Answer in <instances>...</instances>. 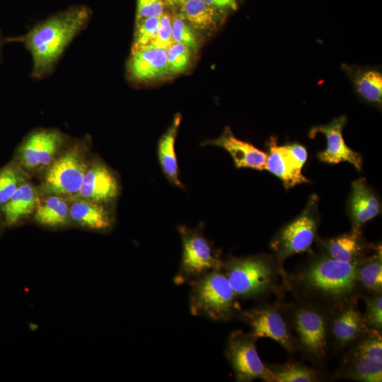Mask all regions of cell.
<instances>
[{"instance_id":"cell-1","label":"cell","mask_w":382,"mask_h":382,"mask_svg":"<svg viewBox=\"0 0 382 382\" xmlns=\"http://www.w3.org/2000/svg\"><path fill=\"white\" fill-rule=\"evenodd\" d=\"M286 289L294 298L320 307L329 313L361 298L357 262L332 259L308 250L307 258L286 275Z\"/></svg>"},{"instance_id":"cell-2","label":"cell","mask_w":382,"mask_h":382,"mask_svg":"<svg viewBox=\"0 0 382 382\" xmlns=\"http://www.w3.org/2000/svg\"><path fill=\"white\" fill-rule=\"evenodd\" d=\"M91 16L88 7L74 6L37 23L20 37L32 56L33 78L41 79L52 72L66 47L86 28Z\"/></svg>"},{"instance_id":"cell-3","label":"cell","mask_w":382,"mask_h":382,"mask_svg":"<svg viewBox=\"0 0 382 382\" xmlns=\"http://www.w3.org/2000/svg\"><path fill=\"white\" fill-rule=\"evenodd\" d=\"M221 270L238 299H263L287 289L286 272L272 253L231 256L223 260Z\"/></svg>"},{"instance_id":"cell-4","label":"cell","mask_w":382,"mask_h":382,"mask_svg":"<svg viewBox=\"0 0 382 382\" xmlns=\"http://www.w3.org/2000/svg\"><path fill=\"white\" fill-rule=\"evenodd\" d=\"M283 303L296 350L314 364L323 365L332 349L330 313L296 298Z\"/></svg>"},{"instance_id":"cell-5","label":"cell","mask_w":382,"mask_h":382,"mask_svg":"<svg viewBox=\"0 0 382 382\" xmlns=\"http://www.w3.org/2000/svg\"><path fill=\"white\" fill-rule=\"evenodd\" d=\"M189 307L193 316L214 321H229L242 310L228 279L220 270H213L190 283Z\"/></svg>"},{"instance_id":"cell-6","label":"cell","mask_w":382,"mask_h":382,"mask_svg":"<svg viewBox=\"0 0 382 382\" xmlns=\"http://www.w3.org/2000/svg\"><path fill=\"white\" fill-rule=\"evenodd\" d=\"M318 197L312 195L301 214L283 226L270 243L272 254L284 267L286 258L310 250L320 224Z\"/></svg>"},{"instance_id":"cell-7","label":"cell","mask_w":382,"mask_h":382,"mask_svg":"<svg viewBox=\"0 0 382 382\" xmlns=\"http://www.w3.org/2000/svg\"><path fill=\"white\" fill-rule=\"evenodd\" d=\"M183 245L179 270L174 278L176 284L191 283L204 274L220 270L223 260L204 234L203 226L195 228L178 226Z\"/></svg>"},{"instance_id":"cell-8","label":"cell","mask_w":382,"mask_h":382,"mask_svg":"<svg viewBox=\"0 0 382 382\" xmlns=\"http://www.w3.org/2000/svg\"><path fill=\"white\" fill-rule=\"evenodd\" d=\"M283 303L280 301L262 303L251 308L242 309L237 318L250 328V333L257 339L270 338L288 353L294 354L297 350Z\"/></svg>"},{"instance_id":"cell-9","label":"cell","mask_w":382,"mask_h":382,"mask_svg":"<svg viewBox=\"0 0 382 382\" xmlns=\"http://www.w3.org/2000/svg\"><path fill=\"white\" fill-rule=\"evenodd\" d=\"M81 146L75 145L48 166L42 185L46 195L76 197L88 165Z\"/></svg>"},{"instance_id":"cell-10","label":"cell","mask_w":382,"mask_h":382,"mask_svg":"<svg viewBox=\"0 0 382 382\" xmlns=\"http://www.w3.org/2000/svg\"><path fill=\"white\" fill-rule=\"evenodd\" d=\"M257 338L242 330L231 332L227 339L226 357L234 372L236 381L249 382L255 379L272 382V373L260 359L256 348Z\"/></svg>"},{"instance_id":"cell-11","label":"cell","mask_w":382,"mask_h":382,"mask_svg":"<svg viewBox=\"0 0 382 382\" xmlns=\"http://www.w3.org/2000/svg\"><path fill=\"white\" fill-rule=\"evenodd\" d=\"M64 141V137L58 130H36L21 142L13 161L27 170L48 167L57 157Z\"/></svg>"},{"instance_id":"cell-12","label":"cell","mask_w":382,"mask_h":382,"mask_svg":"<svg viewBox=\"0 0 382 382\" xmlns=\"http://www.w3.org/2000/svg\"><path fill=\"white\" fill-rule=\"evenodd\" d=\"M357 300L350 301L330 313L329 330L332 350L348 349L369 330L359 309Z\"/></svg>"},{"instance_id":"cell-13","label":"cell","mask_w":382,"mask_h":382,"mask_svg":"<svg viewBox=\"0 0 382 382\" xmlns=\"http://www.w3.org/2000/svg\"><path fill=\"white\" fill-rule=\"evenodd\" d=\"M346 122L347 117L343 115L332 120L326 125L313 127L308 134L312 138L319 133L325 137L326 148L317 154V157L320 161L328 164H337L346 161L352 164L360 171L363 165L362 156L350 149L342 137V131Z\"/></svg>"},{"instance_id":"cell-14","label":"cell","mask_w":382,"mask_h":382,"mask_svg":"<svg viewBox=\"0 0 382 382\" xmlns=\"http://www.w3.org/2000/svg\"><path fill=\"white\" fill-rule=\"evenodd\" d=\"M119 193L116 175L106 165L97 162L88 166L76 198L107 205L115 201Z\"/></svg>"},{"instance_id":"cell-15","label":"cell","mask_w":382,"mask_h":382,"mask_svg":"<svg viewBox=\"0 0 382 382\" xmlns=\"http://www.w3.org/2000/svg\"><path fill=\"white\" fill-rule=\"evenodd\" d=\"M316 241L320 253L346 262H357L376 246L366 241L361 230L352 228L347 233L328 238L317 236Z\"/></svg>"},{"instance_id":"cell-16","label":"cell","mask_w":382,"mask_h":382,"mask_svg":"<svg viewBox=\"0 0 382 382\" xmlns=\"http://www.w3.org/2000/svg\"><path fill=\"white\" fill-rule=\"evenodd\" d=\"M127 72L130 79L138 82L165 76L170 72L166 50L147 45L133 50Z\"/></svg>"},{"instance_id":"cell-17","label":"cell","mask_w":382,"mask_h":382,"mask_svg":"<svg viewBox=\"0 0 382 382\" xmlns=\"http://www.w3.org/2000/svg\"><path fill=\"white\" fill-rule=\"evenodd\" d=\"M381 205L378 195L364 178L352 183L347 212L352 228L361 230V226L381 213Z\"/></svg>"},{"instance_id":"cell-18","label":"cell","mask_w":382,"mask_h":382,"mask_svg":"<svg viewBox=\"0 0 382 382\" xmlns=\"http://www.w3.org/2000/svg\"><path fill=\"white\" fill-rule=\"evenodd\" d=\"M202 145H214L224 149L231 156L237 168H248L258 170L265 168L267 153L236 138L229 127H226L219 137L206 140Z\"/></svg>"},{"instance_id":"cell-19","label":"cell","mask_w":382,"mask_h":382,"mask_svg":"<svg viewBox=\"0 0 382 382\" xmlns=\"http://www.w3.org/2000/svg\"><path fill=\"white\" fill-rule=\"evenodd\" d=\"M265 168L279 178L285 188L289 189L297 184L310 183L299 170L290 156L285 145H278L276 138L271 137Z\"/></svg>"},{"instance_id":"cell-20","label":"cell","mask_w":382,"mask_h":382,"mask_svg":"<svg viewBox=\"0 0 382 382\" xmlns=\"http://www.w3.org/2000/svg\"><path fill=\"white\" fill-rule=\"evenodd\" d=\"M343 71L350 79L352 86L366 103L381 107L382 74L379 69L344 64Z\"/></svg>"},{"instance_id":"cell-21","label":"cell","mask_w":382,"mask_h":382,"mask_svg":"<svg viewBox=\"0 0 382 382\" xmlns=\"http://www.w3.org/2000/svg\"><path fill=\"white\" fill-rule=\"evenodd\" d=\"M70 220L96 231H107L113 226L114 217L106 205L76 198L69 206Z\"/></svg>"},{"instance_id":"cell-22","label":"cell","mask_w":382,"mask_h":382,"mask_svg":"<svg viewBox=\"0 0 382 382\" xmlns=\"http://www.w3.org/2000/svg\"><path fill=\"white\" fill-rule=\"evenodd\" d=\"M39 201L37 191L30 183L25 182L0 207L4 226L13 227L19 224L35 210Z\"/></svg>"},{"instance_id":"cell-23","label":"cell","mask_w":382,"mask_h":382,"mask_svg":"<svg viewBox=\"0 0 382 382\" xmlns=\"http://www.w3.org/2000/svg\"><path fill=\"white\" fill-rule=\"evenodd\" d=\"M181 118L180 114H176L170 126L160 137L157 144V156L161 168L166 179L173 185L185 189V185L179 178V167L175 149Z\"/></svg>"},{"instance_id":"cell-24","label":"cell","mask_w":382,"mask_h":382,"mask_svg":"<svg viewBox=\"0 0 382 382\" xmlns=\"http://www.w3.org/2000/svg\"><path fill=\"white\" fill-rule=\"evenodd\" d=\"M335 377L362 382H381L382 364L348 349Z\"/></svg>"},{"instance_id":"cell-25","label":"cell","mask_w":382,"mask_h":382,"mask_svg":"<svg viewBox=\"0 0 382 382\" xmlns=\"http://www.w3.org/2000/svg\"><path fill=\"white\" fill-rule=\"evenodd\" d=\"M179 14L192 28L201 31L216 29L226 15L204 0H185Z\"/></svg>"},{"instance_id":"cell-26","label":"cell","mask_w":382,"mask_h":382,"mask_svg":"<svg viewBox=\"0 0 382 382\" xmlns=\"http://www.w3.org/2000/svg\"><path fill=\"white\" fill-rule=\"evenodd\" d=\"M359 286L365 294L382 293V250L377 245L371 254L357 262Z\"/></svg>"},{"instance_id":"cell-27","label":"cell","mask_w":382,"mask_h":382,"mask_svg":"<svg viewBox=\"0 0 382 382\" xmlns=\"http://www.w3.org/2000/svg\"><path fill=\"white\" fill-rule=\"evenodd\" d=\"M35 220L48 227L66 225L69 220V206L64 197L48 195L43 202H40L35 210Z\"/></svg>"},{"instance_id":"cell-28","label":"cell","mask_w":382,"mask_h":382,"mask_svg":"<svg viewBox=\"0 0 382 382\" xmlns=\"http://www.w3.org/2000/svg\"><path fill=\"white\" fill-rule=\"evenodd\" d=\"M272 373V382H317L322 381L316 369L299 362L267 364Z\"/></svg>"},{"instance_id":"cell-29","label":"cell","mask_w":382,"mask_h":382,"mask_svg":"<svg viewBox=\"0 0 382 382\" xmlns=\"http://www.w3.org/2000/svg\"><path fill=\"white\" fill-rule=\"evenodd\" d=\"M27 180L24 170L15 161L0 168V207Z\"/></svg>"},{"instance_id":"cell-30","label":"cell","mask_w":382,"mask_h":382,"mask_svg":"<svg viewBox=\"0 0 382 382\" xmlns=\"http://www.w3.org/2000/svg\"><path fill=\"white\" fill-rule=\"evenodd\" d=\"M160 23V16L145 18L137 21L132 51L150 45L156 38Z\"/></svg>"},{"instance_id":"cell-31","label":"cell","mask_w":382,"mask_h":382,"mask_svg":"<svg viewBox=\"0 0 382 382\" xmlns=\"http://www.w3.org/2000/svg\"><path fill=\"white\" fill-rule=\"evenodd\" d=\"M361 299L366 304L363 317L367 327L382 331V293L365 294Z\"/></svg>"},{"instance_id":"cell-32","label":"cell","mask_w":382,"mask_h":382,"mask_svg":"<svg viewBox=\"0 0 382 382\" xmlns=\"http://www.w3.org/2000/svg\"><path fill=\"white\" fill-rule=\"evenodd\" d=\"M171 24L173 42L182 43L196 50L198 41L192 27L180 14L171 16Z\"/></svg>"},{"instance_id":"cell-33","label":"cell","mask_w":382,"mask_h":382,"mask_svg":"<svg viewBox=\"0 0 382 382\" xmlns=\"http://www.w3.org/2000/svg\"><path fill=\"white\" fill-rule=\"evenodd\" d=\"M192 50L182 43L173 42L166 49L170 72L180 73L189 66Z\"/></svg>"},{"instance_id":"cell-34","label":"cell","mask_w":382,"mask_h":382,"mask_svg":"<svg viewBox=\"0 0 382 382\" xmlns=\"http://www.w3.org/2000/svg\"><path fill=\"white\" fill-rule=\"evenodd\" d=\"M173 42L171 16L168 13L164 12L160 16L159 28L157 35L150 45L166 50Z\"/></svg>"},{"instance_id":"cell-35","label":"cell","mask_w":382,"mask_h":382,"mask_svg":"<svg viewBox=\"0 0 382 382\" xmlns=\"http://www.w3.org/2000/svg\"><path fill=\"white\" fill-rule=\"evenodd\" d=\"M163 0H137V21L141 19L161 16L165 11Z\"/></svg>"},{"instance_id":"cell-36","label":"cell","mask_w":382,"mask_h":382,"mask_svg":"<svg viewBox=\"0 0 382 382\" xmlns=\"http://www.w3.org/2000/svg\"><path fill=\"white\" fill-rule=\"evenodd\" d=\"M285 146L296 167L302 170L308 156L305 146L297 143L287 144Z\"/></svg>"},{"instance_id":"cell-37","label":"cell","mask_w":382,"mask_h":382,"mask_svg":"<svg viewBox=\"0 0 382 382\" xmlns=\"http://www.w3.org/2000/svg\"><path fill=\"white\" fill-rule=\"evenodd\" d=\"M212 7L219 10L226 15L229 11H234L238 7L239 0H204Z\"/></svg>"},{"instance_id":"cell-38","label":"cell","mask_w":382,"mask_h":382,"mask_svg":"<svg viewBox=\"0 0 382 382\" xmlns=\"http://www.w3.org/2000/svg\"><path fill=\"white\" fill-rule=\"evenodd\" d=\"M166 6H170L171 8H175L180 6L185 0H163Z\"/></svg>"},{"instance_id":"cell-39","label":"cell","mask_w":382,"mask_h":382,"mask_svg":"<svg viewBox=\"0 0 382 382\" xmlns=\"http://www.w3.org/2000/svg\"><path fill=\"white\" fill-rule=\"evenodd\" d=\"M5 41L4 40L1 35V33H0V62H1V50H2V47H3V44Z\"/></svg>"},{"instance_id":"cell-40","label":"cell","mask_w":382,"mask_h":382,"mask_svg":"<svg viewBox=\"0 0 382 382\" xmlns=\"http://www.w3.org/2000/svg\"><path fill=\"white\" fill-rule=\"evenodd\" d=\"M4 221H3V219H2V217L1 216V214H0V235L3 231V228L4 227Z\"/></svg>"}]
</instances>
